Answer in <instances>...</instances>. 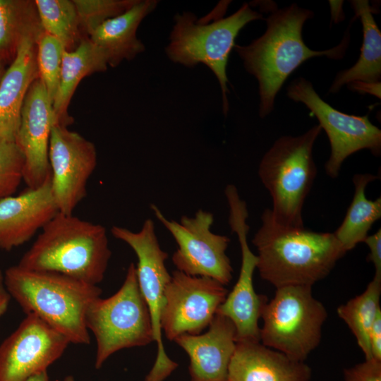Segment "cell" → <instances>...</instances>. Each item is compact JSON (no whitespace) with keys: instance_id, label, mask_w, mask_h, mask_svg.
I'll return each instance as SVG.
<instances>
[{"instance_id":"8d00e7d4","label":"cell","mask_w":381,"mask_h":381,"mask_svg":"<svg viewBox=\"0 0 381 381\" xmlns=\"http://www.w3.org/2000/svg\"><path fill=\"white\" fill-rule=\"evenodd\" d=\"M4 59L0 57V81L4 74L5 72V66H4Z\"/></svg>"},{"instance_id":"5b68a950","label":"cell","mask_w":381,"mask_h":381,"mask_svg":"<svg viewBox=\"0 0 381 381\" xmlns=\"http://www.w3.org/2000/svg\"><path fill=\"white\" fill-rule=\"evenodd\" d=\"M229 3L220 1L202 18L187 11L176 14L165 48L167 57L175 64L188 68L202 64L209 68L219 84L225 116L229 111L226 66L236 38L247 24L263 19L262 15L247 3L224 17Z\"/></svg>"},{"instance_id":"44dd1931","label":"cell","mask_w":381,"mask_h":381,"mask_svg":"<svg viewBox=\"0 0 381 381\" xmlns=\"http://www.w3.org/2000/svg\"><path fill=\"white\" fill-rule=\"evenodd\" d=\"M158 2L136 0L128 9L104 22L88 37L102 52L108 66L116 67L123 61L134 59L145 51V45L137 37V30Z\"/></svg>"},{"instance_id":"52a82bcc","label":"cell","mask_w":381,"mask_h":381,"mask_svg":"<svg viewBox=\"0 0 381 381\" xmlns=\"http://www.w3.org/2000/svg\"><path fill=\"white\" fill-rule=\"evenodd\" d=\"M85 324L96 339L97 369L118 351L154 341L150 312L133 263L129 265L123 283L114 294L106 298L98 297L90 304Z\"/></svg>"},{"instance_id":"4dcf8cb0","label":"cell","mask_w":381,"mask_h":381,"mask_svg":"<svg viewBox=\"0 0 381 381\" xmlns=\"http://www.w3.org/2000/svg\"><path fill=\"white\" fill-rule=\"evenodd\" d=\"M345 381H381V361L365 359L344 370Z\"/></svg>"},{"instance_id":"6da1fadb","label":"cell","mask_w":381,"mask_h":381,"mask_svg":"<svg viewBox=\"0 0 381 381\" xmlns=\"http://www.w3.org/2000/svg\"><path fill=\"white\" fill-rule=\"evenodd\" d=\"M313 15L296 4L276 9L265 19L267 29L262 36L248 45L234 46L246 70L258 80L261 118L272 111L276 95L285 80L303 62L315 56L335 60L344 56L350 40L348 30L341 42L331 49L316 51L306 45L302 29Z\"/></svg>"},{"instance_id":"3957f363","label":"cell","mask_w":381,"mask_h":381,"mask_svg":"<svg viewBox=\"0 0 381 381\" xmlns=\"http://www.w3.org/2000/svg\"><path fill=\"white\" fill-rule=\"evenodd\" d=\"M111 256L104 226L58 212L17 265L97 285L104 277Z\"/></svg>"},{"instance_id":"ac0fdd59","label":"cell","mask_w":381,"mask_h":381,"mask_svg":"<svg viewBox=\"0 0 381 381\" xmlns=\"http://www.w3.org/2000/svg\"><path fill=\"white\" fill-rule=\"evenodd\" d=\"M208 330L183 334L174 341L188 354L190 381H226L236 345V329L226 317L216 314Z\"/></svg>"},{"instance_id":"9c48e42d","label":"cell","mask_w":381,"mask_h":381,"mask_svg":"<svg viewBox=\"0 0 381 381\" xmlns=\"http://www.w3.org/2000/svg\"><path fill=\"white\" fill-rule=\"evenodd\" d=\"M113 236L128 245L135 252L138 283L147 306L157 343L155 363L145 381H164L178 367L167 354L162 341L160 317L164 303V290L171 279L165 261L168 254L159 245L152 219H147L139 231L113 226Z\"/></svg>"},{"instance_id":"7402d4cb","label":"cell","mask_w":381,"mask_h":381,"mask_svg":"<svg viewBox=\"0 0 381 381\" xmlns=\"http://www.w3.org/2000/svg\"><path fill=\"white\" fill-rule=\"evenodd\" d=\"M107 67L102 52L89 37L83 38L73 51H64L59 85L52 104L56 125L68 127L73 123L68 108L80 82L87 75L105 71Z\"/></svg>"},{"instance_id":"603a6c76","label":"cell","mask_w":381,"mask_h":381,"mask_svg":"<svg viewBox=\"0 0 381 381\" xmlns=\"http://www.w3.org/2000/svg\"><path fill=\"white\" fill-rule=\"evenodd\" d=\"M351 4L363 27V44L356 64L339 72L329 87V93H337L344 85L354 81L380 83L381 32L373 16L368 1L353 0Z\"/></svg>"},{"instance_id":"83f0119b","label":"cell","mask_w":381,"mask_h":381,"mask_svg":"<svg viewBox=\"0 0 381 381\" xmlns=\"http://www.w3.org/2000/svg\"><path fill=\"white\" fill-rule=\"evenodd\" d=\"M64 51V46L57 39L44 31L36 40L39 78L44 84L52 104L59 85Z\"/></svg>"},{"instance_id":"836d02e7","label":"cell","mask_w":381,"mask_h":381,"mask_svg":"<svg viewBox=\"0 0 381 381\" xmlns=\"http://www.w3.org/2000/svg\"><path fill=\"white\" fill-rule=\"evenodd\" d=\"M347 85L352 90L359 93H369L380 99V83L354 81Z\"/></svg>"},{"instance_id":"ba28073f","label":"cell","mask_w":381,"mask_h":381,"mask_svg":"<svg viewBox=\"0 0 381 381\" xmlns=\"http://www.w3.org/2000/svg\"><path fill=\"white\" fill-rule=\"evenodd\" d=\"M260 318V341L293 360L305 362L320 342L327 312L313 296L312 286H286L277 288Z\"/></svg>"},{"instance_id":"484cf974","label":"cell","mask_w":381,"mask_h":381,"mask_svg":"<svg viewBox=\"0 0 381 381\" xmlns=\"http://www.w3.org/2000/svg\"><path fill=\"white\" fill-rule=\"evenodd\" d=\"M381 274H375L365 290L338 307V316L354 335L365 359H371L369 333L377 313L381 310Z\"/></svg>"},{"instance_id":"d6986e66","label":"cell","mask_w":381,"mask_h":381,"mask_svg":"<svg viewBox=\"0 0 381 381\" xmlns=\"http://www.w3.org/2000/svg\"><path fill=\"white\" fill-rule=\"evenodd\" d=\"M311 368L260 341H237L226 381H309Z\"/></svg>"},{"instance_id":"7a4b0ae2","label":"cell","mask_w":381,"mask_h":381,"mask_svg":"<svg viewBox=\"0 0 381 381\" xmlns=\"http://www.w3.org/2000/svg\"><path fill=\"white\" fill-rule=\"evenodd\" d=\"M261 220L252 239L258 250L256 269L276 289L312 286L346 253L334 233L283 226L274 221L270 209L263 212Z\"/></svg>"},{"instance_id":"e575fe53","label":"cell","mask_w":381,"mask_h":381,"mask_svg":"<svg viewBox=\"0 0 381 381\" xmlns=\"http://www.w3.org/2000/svg\"><path fill=\"white\" fill-rule=\"evenodd\" d=\"M11 298L5 285L4 274L0 270V318L7 311Z\"/></svg>"},{"instance_id":"f1b7e54d","label":"cell","mask_w":381,"mask_h":381,"mask_svg":"<svg viewBox=\"0 0 381 381\" xmlns=\"http://www.w3.org/2000/svg\"><path fill=\"white\" fill-rule=\"evenodd\" d=\"M83 35L88 37L106 20L132 6L136 0H73Z\"/></svg>"},{"instance_id":"d4e9b609","label":"cell","mask_w":381,"mask_h":381,"mask_svg":"<svg viewBox=\"0 0 381 381\" xmlns=\"http://www.w3.org/2000/svg\"><path fill=\"white\" fill-rule=\"evenodd\" d=\"M43 32L32 0H0V57L16 55L25 38L37 40Z\"/></svg>"},{"instance_id":"5bb4252c","label":"cell","mask_w":381,"mask_h":381,"mask_svg":"<svg viewBox=\"0 0 381 381\" xmlns=\"http://www.w3.org/2000/svg\"><path fill=\"white\" fill-rule=\"evenodd\" d=\"M48 157L51 190L59 212L71 214L87 195L97 162L95 146L68 127L54 125Z\"/></svg>"},{"instance_id":"2e32d148","label":"cell","mask_w":381,"mask_h":381,"mask_svg":"<svg viewBox=\"0 0 381 381\" xmlns=\"http://www.w3.org/2000/svg\"><path fill=\"white\" fill-rule=\"evenodd\" d=\"M54 125L52 103L38 78L25 98L16 140L25 158L23 181L29 188L40 186L50 176L48 152Z\"/></svg>"},{"instance_id":"277c9868","label":"cell","mask_w":381,"mask_h":381,"mask_svg":"<svg viewBox=\"0 0 381 381\" xmlns=\"http://www.w3.org/2000/svg\"><path fill=\"white\" fill-rule=\"evenodd\" d=\"M4 274L11 297L26 315H35L72 344H90L85 315L90 304L102 294L97 285L18 265L6 269Z\"/></svg>"},{"instance_id":"e0dca14e","label":"cell","mask_w":381,"mask_h":381,"mask_svg":"<svg viewBox=\"0 0 381 381\" xmlns=\"http://www.w3.org/2000/svg\"><path fill=\"white\" fill-rule=\"evenodd\" d=\"M59 212L50 176L40 186L0 200V249L10 251L30 241Z\"/></svg>"},{"instance_id":"74e56055","label":"cell","mask_w":381,"mask_h":381,"mask_svg":"<svg viewBox=\"0 0 381 381\" xmlns=\"http://www.w3.org/2000/svg\"><path fill=\"white\" fill-rule=\"evenodd\" d=\"M64 381H75L72 375H68L64 377Z\"/></svg>"},{"instance_id":"f546056e","label":"cell","mask_w":381,"mask_h":381,"mask_svg":"<svg viewBox=\"0 0 381 381\" xmlns=\"http://www.w3.org/2000/svg\"><path fill=\"white\" fill-rule=\"evenodd\" d=\"M25 158L16 141L0 139V200L13 195L24 179Z\"/></svg>"},{"instance_id":"8fae6325","label":"cell","mask_w":381,"mask_h":381,"mask_svg":"<svg viewBox=\"0 0 381 381\" xmlns=\"http://www.w3.org/2000/svg\"><path fill=\"white\" fill-rule=\"evenodd\" d=\"M286 90L291 99L308 108L329 138L331 154L325 165L329 176L337 178L344 161L359 150L367 149L375 156L380 155L381 131L370 122L368 115H351L335 109L302 77L294 80Z\"/></svg>"},{"instance_id":"4316f807","label":"cell","mask_w":381,"mask_h":381,"mask_svg":"<svg viewBox=\"0 0 381 381\" xmlns=\"http://www.w3.org/2000/svg\"><path fill=\"white\" fill-rule=\"evenodd\" d=\"M42 28L57 39L65 51H73L85 38L73 0H35Z\"/></svg>"},{"instance_id":"4fadbf2b","label":"cell","mask_w":381,"mask_h":381,"mask_svg":"<svg viewBox=\"0 0 381 381\" xmlns=\"http://www.w3.org/2000/svg\"><path fill=\"white\" fill-rule=\"evenodd\" d=\"M228 291L217 280L175 270L164 290L162 331L170 341L183 334H199L208 327Z\"/></svg>"},{"instance_id":"d6a6232c","label":"cell","mask_w":381,"mask_h":381,"mask_svg":"<svg viewBox=\"0 0 381 381\" xmlns=\"http://www.w3.org/2000/svg\"><path fill=\"white\" fill-rule=\"evenodd\" d=\"M372 358L381 361V310L377 313L369 333Z\"/></svg>"},{"instance_id":"d590c367","label":"cell","mask_w":381,"mask_h":381,"mask_svg":"<svg viewBox=\"0 0 381 381\" xmlns=\"http://www.w3.org/2000/svg\"><path fill=\"white\" fill-rule=\"evenodd\" d=\"M25 381H49V378L47 374V371H44L31 376Z\"/></svg>"},{"instance_id":"ffe728a7","label":"cell","mask_w":381,"mask_h":381,"mask_svg":"<svg viewBox=\"0 0 381 381\" xmlns=\"http://www.w3.org/2000/svg\"><path fill=\"white\" fill-rule=\"evenodd\" d=\"M39 78L36 40L25 38L0 81V139L16 141L28 91Z\"/></svg>"},{"instance_id":"1f68e13d","label":"cell","mask_w":381,"mask_h":381,"mask_svg":"<svg viewBox=\"0 0 381 381\" xmlns=\"http://www.w3.org/2000/svg\"><path fill=\"white\" fill-rule=\"evenodd\" d=\"M363 242L369 247L368 260L374 265L375 274H381V229H379L373 235L368 236Z\"/></svg>"},{"instance_id":"30bf717a","label":"cell","mask_w":381,"mask_h":381,"mask_svg":"<svg viewBox=\"0 0 381 381\" xmlns=\"http://www.w3.org/2000/svg\"><path fill=\"white\" fill-rule=\"evenodd\" d=\"M150 208L177 243L171 258L177 270L210 277L224 286L230 283L233 268L226 253L230 239L211 231L212 213L200 209L193 217L185 215L177 222L168 219L157 205L152 204Z\"/></svg>"},{"instance_id":"7c38bea8","label":"cell","mask_w":381,"mask_h":381,"mask_svg":"<svg viewBox=\"0 0 381 381\" xmlns=\"http://www.w3.org/2000/svg\"><path fill=\"white\" fill-rule=\"evenodd\" d=\"M229 209V224L237 234L241 250V265L238 280L216 314L228 318L234 325L237 341H260L258 321L267 302L266 296L258 294L253 286V274L258 257L250 250L247 240L249 226L247 206L235 186L224 190Z\"/></svg>"},{"instance_id":"cb8c5ba5","label":"cell","mask_w":381,"mask_h":381,"mask_svg":"<svg viewBox=\"0 0 381 381\" xmlns=\"http://www.w3.org/2000/svg\"><path fill=\"white\" fill-rule=\"evenodd\" d=\"M377 179L370 174H356L353 178V200L342 223L334 232L346 252L363 242L373 224L381 217V198L370 200L365 193L368 183Z\"/></svg>"},{"instance_id":"8992f818","label":"cell","mask_w":381,"mask_h":381,"mask_svg":"<svg viewBox=\"0 0 381 381\" xmlns=\"http://www.w3.org/2000/svg\"><path fill=\"white\" fill-rule=\"evenodd\" d=\"M319 124L298 136L278 138L262 157L258 175L272 200L274 221L286 227H303L302 209L317 174L313 157Z\"/></svg>"},{"instance_id":"9a60e30c","label":"cell","mask_w":381,"mask_h":381,"mask_svg":"<svg viewBox=\"0 0 381 381\" xmlns=\"http://www.w3.org/2000/svg\"><path fill=\"white\" fill-rule=\"evenodd\" d=\"M69 340L34 314H28L0 345V381H25L47 371Z\"/></svg>"}]
</instances>
